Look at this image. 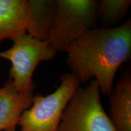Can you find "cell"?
<instances>
[{
    "instance_id": "6da1fadb",
    "label": "cell",
    "mask_w": 131,
    "mask_h": 131,
    "mask_svg": "<svg viewBox=\"0 0 131 131\" xmlns=\"http://www.w3.org/2000/svg\"><path fill=\"white\" fill-rule=\"evenodd\" d=\"M64 52L71 73L80 83L94 80L100 92L109 95L117 70L130 58V19L117 27L90 30Z\"/></svg>"
},
{
    "instance_id": "7a4b0ae2",
    "label": "cell",
    "mask_w": 131,
    "mask_h": 131,
    "mask_svg": "<svg viewBox=\"0 0 131 131\" xmlns=\"http://www.w3.org/2000/svg\"><path fill=\"white\" fill-rule=\"evenodd\" d=\"M57 131H118L103 109L100 91L94 80L75 91Z\"/></svg>"
},
{
    "instance_id": "3957f363",
    "label": "cell",
    "mask_w": 131,
    "mask_h": 131,
    "mask_svg": "<svg viewBox=\"0 0 131 131\" xmlns=\"http://www.w3.org/2000/svg\"><path fill=\"white\" fill-rule=\"evenodd\" d=\"M10 48L0 52V58L9 60L11 68L9 80L18 94L25 95L34 94L35 86L32 76L40 62L53 58L57 52L49 41H41L27 33L13 40Z\"/></svg>"
},
{
    "instance_id": "277c9868",
    "label": "cell",
    "mask_w": 131,
    "mask_h": 131,
    "mask_svg": "<svg viewBox=\"0 0 131 131\" xmlns=\"http://www.w3.org/2000/svg\"><path fill=\"white\" fill-rule=\"evenodd\" d=\"M61 84L52 94L34 96L32 105L19 118L18 131H57L69 101L80 86L71 73L61 77Z\"/></svg>"
},
{
    "instance_id": "5b68a950",
    "label": "cell",
    "mask_w": 131,
    "mask_h": 131,
    "mask_svg": "<svg viewBox=\"0 0 131 131\" xmlns=\"http://www.w3.org/2000/svg\"><path fill=\"white\" fill-rule=\"evenodd\" d=\"M96 18V1L55 0L50 46L57 52H64L71 42L95 28Z\"/></svg>"
},
{
    "instance_id": "8992f818",
    "label": "cell",
    "mask_w": 131,
    "mask_h": 131,
    "mask_svg": "<svg viewBox=\"0 0 131 131\" xmlns=\"http://www.w3.org/2000/svg\"><path fill=\"white\" fill-rule=\"evenodd\" d=\"M109 118L118 131H131V75L126 70L109 95Z\"/></svg>"
},
{
    "instance_id": "52a82bcc",
    "label": "cell",
    "mask_w": 131,
    "mask_h": 131,
    "mask_svg": "<svg viewBox=\"0 0 131 131\" xmlns=\"http://www.w3.org/2000/svg\"><path fill=\"white\" fill-rule=\"evenodd\" d=\"M28 18L27 0H0V45L26 33Z\"/></svg>"
},
{
    "instance_id": "ba28073f",
    "label": "cell",
    "mask_w": 131,
    "mask_h": 131,
    "mask_svg": "<svg viewBox=\"0 0 131 131\" xmlns=\"http://www.w3.org/2000/svg\"><path fill=\"white\" fill-rule=\"evenodd\" d=\"M34 96L18 94L10 80L0 88V131L16 128L21 114L32 105Z\"/></svg>"
},
{
    "instance_id": "9c48e42d",
    "label": "cell",
    "mask_w": 131,
    "mask_h": 131,
    "mask_svg": "<svg viewBox=\"0 0 131 131\" xmlns=\"http://www.w3.org/2000/svg\"><path fill=\"white\" fill-rule=\"evenodd\" d=\"M27 2L26 33L39 40H49L55 21V0H27Z\"/></svg>"
},
{
    "instance_id": "30bf717a",
    "label": "cell",
    "mask_w": 131,
    "mask_h": 131,
    "mask_svg": "<svg viewBox=\"0 0 131 131\" xmlns=\"http://www.w3.org/2000/svg\"><path fill=\"white\" fill-rule=\"evenodd\" d=\"M130 6V0L96 1L97 17L106 25H112L127 14Z\"/></svg>"
},
{
    "instance_id": "8fae6325",
    "label": "cell",
    "mask_w": 131,
    "mask_h": 131,
    "mask_svg": "<svg viewBox=\"0 0 131 131\" xmlns=\"http://www.w3.org/2000/svg\"><path fill=\"white\" fill-rule=\"evenodd\" d=\"M4 131H18V130H16V128H11V129H7V130H5Z\"/></svg>"
}]
</instances>
